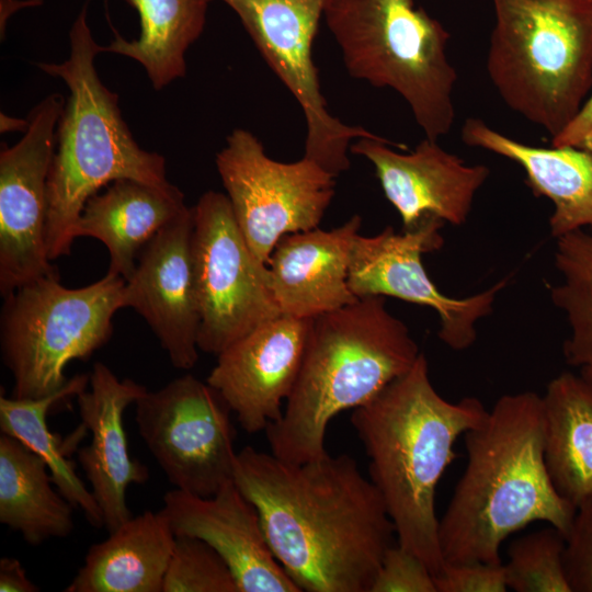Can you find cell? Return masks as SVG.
<instances>
[{
    "mask_svg": "<svg viewBox=\"0 0 592 592\" xmlns=\"http://www.w3.org/2000/svg\"><path fill=\"white\" fill-rule=\"evenodd\" d=\"M234 481L257 508L267 544L300 591L371 592L395 526L348 454L304 463L246 446Z\"/></svg>",
    "mask_w": 592,
    "mask_h": 592,
    "instance_id": "6da1fadb",
    "label": "cell"
},
{
    "mask_svg": "<svg viewBox=\"0 0 592 592\" xmlns=\"http://www.w3.org/2000/svg\"><path fill=\"white\" fill-rule=\"evenodd\" d=\"M542 396H501L465 433L467 465L439 519L445 563H502L511 534L545 522L567 537L577 508L555 489L544 459Z\"/></svg>",
    "mask_w": 592,
    "mask_h": 592,
    "instance_id": "7a4b0ae2",
    "label": "cell"
},
{
    "mask_svg": "<svg viewBox=\"0 0 592 592\" xmlns=\"http://www.w3.org/2000/svg\"><path fill=\"white\" fill-rule=\"evenodd\" d=\"M487 414L478 398L444 399L431 382L422 352L407 373L351 414L369 459V479L383 498L398 545L417 555L434 578L445 567L436 488L457 457V439Z\"/></svg>",
    "mask_w": 592,
    "mask_h": 592,
    "instance_id": "3957f363",
    "label": "cell"
},
{
    "mask_svg": "<svg viewBox=\"0 0 592 592\" xmlns=\"http://www.w3.org/2000/svg\"><path fill=\"white\" fill-rule=\"evenodd\" d=\"M421 354L386 297L367 296L312 319L296 384L282 417L265 429L271 453L304 463L323 456L328 424L376 397Z\"/></svg>",
    "mask_w": 592,
    "mask_h": 592,
    "instance_id": "277c9868",
    "label": "cell"
},
{
    "mask_svg": "<svg viewBox=\"0 0 592 592\" xmlns=\"http://www.w3.org/2000/svg\"><path fill=\"white\" fill-rule=\"evenodd\" d=\"M70 55L38 68L69 89L57 126L47 196L46 243L50 261L71 251L75 226L87 201L119 179L169 183L166 160L139 147L123 119L118 95L99 78L94 60L102 53L87 20V5L69 32Z\"/></svg>",
    "mask_w": 592,
    "mask_h": 592,
    "instance_id": "5b68a950",
    "label": "cell"
},
{
    "mask_svg": "<svg viewBox=\"0 0 592 592\" xmlns=\"http://www.w3.org/2000/svg\"><path fill=\"white\" fill-rule=\"evenodd\" d=\"M487 71L504 103L554 138L592 88V8L579 0H492Z\"/></svg>",
    "mask_w": 592,
    "mask_h": 592,
    "instance_id": "8992f818",
    "label": "cell"
},
{
    "mask_svg": "<svg viewBox=\"0 0 592 592\" xmlns=\"http://www.w3.org/2000/svg\"><path fill=\"white\" fill-rule=\"evenodd\" d=\"M323 18L351 77L401 95L426 138L448 134L457 73L437 20L414 0H327Z\"/></svg>",
    "mask_w": 592,
    "mask_h": 592,
    "instance_id": "52a82bcc",
    "label": "cell"
},
{
    "mask_svg": "<svg viewBox=\"0 0 592 592\" xmlns=\"http://www.w3.org/2000/svg\"><path fill=\"white\" fill-rule=\"evenodd\" d=\"M125 280L106 273L68 288L57 274L31 281L5 295L0 315L2 361L13 378L12 396L35 399L59 390L65 368L103 346L113 317L124 307Z\"/></svg>",
    "mask_w": 592,
    "mask_h": 592,
    "instance_id": "ba28073f",
    "label": "cell"
},
{
    "mask_svg": "<svg viewBox=\"0 0 592 592\" xmlns=\"http://www.w3.org/2000/svg\"><path fill=\"white\" fill-rule=\"evenodd\" d=\"M194 209L192 258L200 351L218 355L282 312L266 264L250 250L228 196L204 193Z\"/></svg>",
    "mask_w": 592,
    "mask_h": 592,
    "instance_id": "9c48e42d",
    "label": "cell"
},
{
    "mask_svg": "<svg viewBox=\"0 0 592 592\" xmlns=\"http://www.w3.org/2000/svg\"><path fill=\"white\" fill-rule=\"evenodd\" d=\"M215 161L236 221L255 259L266 265L283 236L318 227L334 196L337 177L305 157L271 159L242 128L228 135Z\"/></svg>",
    "mask_w": 592,
    "mask_h": 592,
    "instance_id": "30bf717a",
    "label": "cell"
},
{
    "mask_svg": "<svg viewBox=\"0 0 592 592\" xmlns=\"http://www.w3.org/2000/svg\"><path fill=\"white\" fill-rule=\"evenodd\" d=\"M135 405L138 432L175 489L208 498L234 480L232 410L207 382L186 374Z\"/></svg>",
    "mask_w": 592,
    "mask_h": 592,
    "instance_id": "8fae6325",
    "label": "cell"
},
{
    "mask_svg": "<svg viewBox=\"0 0 592 592\" xmlns=\"http://www.w3.org/2000/svg\"><path fill=\"white\" fill-rule=\"evenodd\" d=\"M239 16L258 50L299 103L307 126L304 157L338 177L350 168L353 140L377 135L327 107L312 58L327 0H221Z\"/></svg>",
    "mask_w": 592,
    "mask_h": 592,
    "instance_id": "7c38bea8",
    "label": "cell"
},
{
    "mask_svg": "<svg viewBox=\"0 0 592 592\" xmlns=\"http://www.w3.org/2000/svg\"><path fill=\"white\" fill-rule=\"evenodd\" d=\"M444 224L425 217L401 232L387 226L375 236L358 234L351 247L348 283L357 298L395 297L432 308L440 319L441 341L452 350L463 351L475 343L478 320L492 312L496 296L508 280L464 298L443 294L426 273L422 255L442 248Z\"/></svg>",
    "mask_w": 592,
    "mask_h": 592,
    "instance_id": "4fadbf2b",
    "label": "cell"
},
{
    "mask_svg": "<svg viewBox=\"0 0 592 592\" xmlns=\"http://www.w3.org/2000/svg\"><path fill=\"white\" fill-rule=\"evenodd\" d=\"M65 98L52 93L29 113L24 136L0 151V293L57 274L46 243L47 182Z\"/></svg>",
    "mask_w": 592,
    "mask_h": 592,
    "instance_id": "5bb4252c",
    "label": "cell"
},
{
    "mask_svg": "<svg viewBox=\"0 0 592 592\" xmlns=\"http://www.w3.org/2000/svg\"><path fill=\"white\" fill-rule=\"evenodd\" d=\"M193 226L194 209L185 206L140 250L124 286V307L146 320L172 366L179 369L194 367L200 351Z\"/></svg>",
    "mask_w": 592,
    "mask_h": 592,
    "instance_id": "9a60e30c",
    "label": "cell"
},
{
    "mask_svg": "<svg viewBox=\"0 0 592 592\" xmlns=\"http://www.w3.org/2000/svg\"><path fill=\"white\" fill-rule=\"evenodd\" d=\"M312 319L281 315L217 355L206 382L220 392L247 433L265 431L298 378Z\"/></svg>",
    "mask_w": 592,
    "mask_h": 592,
    "instance_id": "2e32d148",
    "label": "cell"
},
{
    "mask_svg": "<svg viewBox=\"0 0 592 592\" xmlns=\"http://www.w3.org/2000/svg\"><path fill=\"white\" fill-rule=\"evenodd\" d=\"M391 145L380 136L363 137L352 143L350 151L373 164L386 198L400 215L402 230L414 228L425 217L465 224L490 170L466 164L426 137L409 153Z\"/></svg>",
    "mask_w": 592,
    "mask_h": 592,
    "instance_id": "e0dca14e",
    "label": "cell"
},
{
    "mask_svg": "<svg viewBox=\"0 0 592 592\" xmlns=\"http://www.w3.org/2000/svg\"><path fill=\"white\" fill-rule=\"evenodd\" d=\"M160 511L175 536L197 537L223 557L239 592H301L274 557L257 508L234 480L208 498L168 491Z\"/></svg>",
    "mask_w": 592,
    "mask_h": 592,
    "instance_id": "ac0fdd59",
    "label": "cell"
},
{
    "mask_svg": "<svg viewBox=\"0 0 592 592\" xmlns=\"http://www.w3.org/2000/svg\"><path fill=\"white\" fill-rule=\"evenodd\" d=\"M146 391L144 385L119 379L96 362L89 374V388L76 397L81 424L91 433L90 443L78 451V460L109 533L133 516L126 501L128 487L149 479L147 466L132 458L124 429L125 410Z\"/></svg>",
    "mask_w": 592,
    "mask_h": 592,
    "instance_id": "d6986e66",
    "label": "cell"
},
{
    "mask_svg": "<svg viewBox=\"0 0 592 592\" xmlns=\"http://www.w3.org/2000/svg\"><path fill=\"white\" fill-rule=\"evenodd\" d=\"M362 218L332 230L292 232L276 243L267 262L270 284L282 315L314 319L355 303L348 283L350 252Z\"/></svg>",
    "mask_w": 592,
    "mask_h": 592,
    "instance_id": "ffe728a7",
    "label": "cell"
},
{
    "mask_svg": "<svg viewBox=\"0 0 592 592\" xmlns=\"http://www.w3.org/2000/svg\"><path fill=\"white\" fill-rule=\"evenodd\" d=\"M462 139L517 163L536 196L554 204L550 235L558 239L581 229H592V152L574 147H536L512 139L480 118L470 117Z\"/></svg>",
    "mask_w": 592,
    "mask_h": 592,
    "instance_id": "44dd1931",
    "label": "cell"
},
{
    "mask_svg": "<svg viewBox=\"0 0 592 592\" xmlns=\"http://www.w3.org/2000/svg\"><path fill=\"white\" fill-rule=\"evenodd\" d=\"M185 206L182 191L170 182L156 185L119 179L87 201L73 236L100 240L109 251L106 273L126 281L140 250Z\"/></svg>",
    "mask_w": 592,
    "mask_h": 592,
    "instance_id": "7402d4cb",
    "label": "cell"
},
{
    "mask_svg": "<svg viewBox=\"0 0 592 592\" xmlns=\"http://www.w3.org/2000/svg\"><path fill=\"white\" fill-rule=\"evenodd\" d=\"M90 546L65 592H162L175 543L167 516L146 511Z\"/></svg>",
    "mask_w": 592,
    "mask_h": 592,
    "instance_id": "603a6c76",
    "label": "cell"
},
{
    "mask_svg": "<svg viewBox=\"0 0 592 592\" xmlns=\"http://www.w3.org/2000/svg\"><path fill=\"white\" fill-rule=\"evenodd\" d=\"M542 400L546 468L557 492L577 508L592 494V379L563 372Z\"/></svg>",
    "mask_w": 592,
    "mask_h": 592,
    "instance_id": "cb8c5ba5",
    "label": "cell"
},
{
    "mask_svg": "<svg viewBox=\"0 0 592 592\" xmlns=\"http://www.w3.org/2000/svg\"><path fill=\"white\" fill-rule=\"evenodd\" d=\"M45 460L18 439L0 436V522L32 546L73 530V505L56 488Z\"/></svg>",
    "mask_w": 592,
    "mask_h": 592,
    "instance_id": "d4e9b609",
    "label": "cell"
},
{
    "mask_svg": "<svg viewBox=\"0 0 592 592\" xmlns=\"http://www.w3.org/2000/svg\"><path fill=\"white\" fill-rule=\"evenodd\" d=\"M139 14L140 35L127 41L115 32L102 52L138 61L155 90L186 72L185 53L201 36L212 0H123Z\"/></svg>",
    "mask_w": 592,
    "mask_h": 592,
    "instance_id": "484cf974",
    "label": "cell"
},
{
    "mask_svg": "<svg viewBox=\"0 0 592 592\" xmlns=\"http://www.w3.org/2000/svg\"><path fill=\"white\" fill-rule=\"evenodd\" d=\"M89 386V374H78L57 391L35 399L0 396L1 433L18 439L46 463L54 485L73 505L80 509L88 522L96 528L104 527L101 509L93 493L78 476L68 458L65 442L47 424L49 410L58 402L77 397Z\"/></svg>",
    "mask_w": 592,
    "mask_h": 592,
    "instance_id": "4316f807",
    "label": "cell"
},
{
    "mask_svg": "<svg viewBox=\"0 0 592 592\" xmlns=\"http://www.w3.org/2000/svg\"><path fill=\"white\" fill-rule=\"evenodd\" d=\"M556 240L554 257L560 281L550 287V298L569 327L563 356L570 366L592 379V229Z\"/></svg>",
    "mask_w": 592,
    "mask_h": 592,
    "instance_id": "83f0119b",
    "label": "cell"
},
{
    "mask_svg": "<svg viewBox=\"0 0 592 592\" xmlns=\"http://www.w3.org/2000/svg\"><path fill=\"white\" fill-rule=\"evenodd\" d=\"M566 537L548 525L511 543L504 565L509 590L572 592L565 563Z\"/></svg>",
    "mask_w": 592,
    "mask_h": 592,
    "instance_id": "f1b7e54d",
    "label": "cell"
},
{
    "mask_svg": "<svg viewBox=\"0 0 592 592\" xmlns=\"http://www.w3.org/2000/svg\"><path fill=\"white\" fill-rule=\"evenodd\" d=\"M162 592H239L223 557L206 542L177 536Z\"/></svg>",
    "mask_w": 592,
    "mask_h": 592,
    "instance_id": "f546056e",
    "label": "cell"
},
{
    "mask_svg": "<svg viewBox=\"0 0 592 592\" xmlns=\"http://www.w3.org/2000/svg\"><path fill=\"white\" fill-rule=\"evenodd\" d=\"M371 592H437L433 573L414 554L392 545L385 554Z\"/></svg>",
    "mask_w": 592,
    "mask_h": 592,
    "instance_id": "4dcf8cb0",
    "label": "cell"
},
{
    "mask_svg": "<svg viewBox=\"0 0 592 592\" xmlns=\"http://www.w3.org/2000/svg\"><path fill=\"white\" fill-rule=\"evenodd\" d=\"M565 563L572 592H592V494L583 500L566 537Z\"/></svg>",
    "mask_w": 592,
    "mask_h": 592,
    "instance_id": "1f68e13d",
    "label": "cell"
},
{
    "mask_svg": "<svg viewBox=\"0 0 592 592\" xmlns=\"http://www.w3.org/2000/svg\"><path fill=\"white\" fill-rule=\"evenodd\" d=\"M437 592H504L508 589L503 563H445L434 578Z\"/></svg>",
    "mask_w": 592,
    "mask_h": 592,
    "instance_id": "d6a6232c",
    "label": "cell"
},
{
    "mask_svg": "<svg viewBox=\"0 0 592 592\" xmlns=\"http://www.w3.org/2000/svg\"><path fill=\"white\" fill-rule=\"evenodd\" d=\"M551 146H569L592 152V93L573 119L551 138Z\"/></svg>",
    "mask_w": 592,
    "mask_h": 592,
    "instance_id": "836d02e7",
    "label": "cell"
},
{
    "mask_svg": "<svg viewBox=\"0 0 592 592\" xmlns=\"http://www.w3.org/2000/svg\"><path fill=\"white\" fill-rule=\"evenodd\" d=\"M39 588L26 576L22 563L12 557L0 559V592H37Z\"/></svg>",
    "mask_w": 592,
    "mask_h": 592,
    "instance_id": "e575fe53",
    "label": "cell"
},
{
    "mask_svg": "<svg viewBox=\"0 0 592 592\" xmlns=\"http://www.w3.org/2000/svg\"><path fill=\"white\" fill-rule=\"evenodd\" d=\"M42 0H1V30L5 24L8 18L18 9L39 5Z\"/></svg>",
    "mask_w": 592,
    "mask_h": 592,
    "instance_id": "d590c367",
    "label": "cell"
},
{
    "mask_svg": "<svg viewBox=\"0 0 592 592\" xmlns=\"http://www.w3.org/2000/svg\"><path fill=\"white\" fill-rule=\"evenodd\" d=\"M29 126L27 119L12 118L1 113L0 127L1 133L9 130H23L25 132Z\"/></svg>",
    "mask_w": 592,
    "mask_h": 592,
    "instance_id": "8d00e7d4",
    "label": "cell"
},
{
    "mask_svg": "<svg viewBox=\"0 0 592 592\" xmlns=\"http://www.w3.org/2000/svg\"><path fill=\"white\" fill-rule=\"evenodd\" d=\"M581 2H583L584 4L589 5L592 8V0H579Z\"/></svg>",
    "mask_w": 592,
    "mask_h": 592,
    "instance_id": "74e56055",
    "label": "cell"
}]
</instances>
